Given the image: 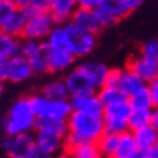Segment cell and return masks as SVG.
<instances>
[{
	"label": "cell",
	"instance_id": "cell-1",
	"mask_svg": "<svg viewBox=\"0 0 158 158\" xmlns=\"http://www.w3.org/2000/svg\"><path fill=\"white\" fill-rule=\"evenodd\" d=\"M36 125V113L34 110L31 96L16 100L10 107L3 122L6 135H16L22 132H31Z\"/></svg>",
	"mask_w": 158,
	"mask_h": 158
},
{
	"label": "cell",
	"instance_id": "cell-2",
	"mask_svg": "<svg viewBox=\"0 0 158 158\" xmlns=\"http://www.w3.org/2000/svg\"><path fill=\"white\" fill-rule=\"evenodd\" d=\"M68 132L77 135L84 141H97V138L105 132L103 116L90 115L78 110H73L67 119Z\"/></svg>",
	"mask_w": 158,
	"mask_h": 158
},
{
	"label": "cell",
	"instance_id": "cell-3",
	"mask_svg": "<svg viewBox=\"0 0 158 158\" xmlns=\"http://www.w3.org/2000/svg\"><path fill=\"white\" fill-rule=\"evenodd\" d=\"M31 102L36 113V118L42 119H55V120H67L71 115L73 106L70 99H48L41 93L31 96Z\"/></svg>",
	"mask_w": 158,
	"mask_h": 158
},
{
	"label": "cell",
	"instance_id": "cell-4",
	"mask_svg": "<svg viewBox=\"0 0 158 158\" xmlns=\"http://www.w3.org/2000/svg\"><path fill=\"white\" fill-rule=\"evenodd\" d=\"M68 35V49L76 58L87 57L96 47V34L77 25L73 20L64 23Z\"/></svg>",
	"mask_w": 158,
	"mask_h": 158
},
{
	"label": "cell",
	"instance_id": "cell-5",
	"mask_svg": "<svg viewBox=\"0 0 158 158\" xmlns=\"http://www.w3.org/2000/svg\"><path fill=\"white\" fill-rule=\"evenodd\" d=\"M2 148L12 158H42L35 142V135L31 132L6 135L2 141Z\"/></svg>",
	"mask_w": 158,
	"mask_h": 158
},
{
	"label": "cell",
	"instance_id": "cell-6",
	"mask_svg": "<svg viewBox=\"0 0 158 158\" xmlns=\"http://www.w3.org/2000/svg\"><path fill=\"white\" fill-rule=\"evenodd\" d=\"M131 110H132V106H131L128 99L106 105L103 109L105 131H109V132H113L118 135L129 131L128 118L131 115Z\"/></svg>",
	"mask_w": 158,
	"mask_h": 158
},
{
	"label": "cell",
	"instance_id": "cell-7",
	"mask_svg": "<svg viewBox=\"0 0 158 158\" xmlns=\"http://www.w3.org/2000/svg\"><path fill=\"white\" fill-rule=\"evenodd\" d=\"M96 10L103 28H107L125 19L134 10V7L131 6L129 0H103L100 7H97Z\"/></svg>",
	"mask_w": 158,
	"mask_h": 158
},
{
	"label": "cell",
	"instance_id": "cell-8",
	"mask_svg": "<svg viewBox=\"0 0 158 158\" xmlns=\"http://www.w3.org/2000/svg\"><path fill=\"white\" fill-rule=\"evenodd\" d=\"M55 20H54L52 15L49 13V10L47 12H41L38 15L29 16L25 23V29L22 38H29V39H38V41H44L47 38V35L51 32V29L55 26Z\"/></svg>",
	"mask_w": 158,
	"mask_h": 158
},
{
	"label": "cell",
	"instance_id": "cell-9",
	"mask_svg": "<svg viewBox=\"0 0 158 158\" xmlns=\"http://www.w3.org/2000/svg\"><path fill=\"white\" fill-rule=\"evenodd\" d=\"M35 142L39 152L42 154V158L51 157L60 151H64V135L51 129H45V128L36 129Z\"/></svg>",
	"mask_w": 158,
	"mask_h": 158
},
{
	"label": "cell",
	"instance_id": "cell-10",
	"mask_svg": "<svg viewBox=\"0 0 158 158\" xmlns=\"http://www.w3.org/2000/svg\"><path fill=\"white\" fill-rule=\"evenodd\" d=\"M35 73L31 67V62L23 54H16L7 60V81L23 83L28 81Z\"/></svg>",
	"mask_w": 158,
	"mask_h": 158
},
{
	"label": "cell",
	"instance_id": "cell-11",
	"mask_svg": "<svg viewBox=\"0 0 158 158\" xmlns=\"http://www.w3.org/2000/svg\"><path fill=\"white\" fill-rule=\"evenodd\" d=\"M64 81H65L67 89H68V91H70V97L97 91V87L91 83L90 78L78 67L70 70V71L65 74V77H64Z\"/></svg>",
	"mask_w": 158,
	"mask_h": 158
},
{
	"label": "cell",
	"instance_id": "cell-12",
	"mask_svg": "<svg viewBox=\"0 0 158 158\" xmlns=\"http://www.w3.org/2000/svg\"><path fill=\"white\" fill-rule=\"evenodd\" d=\"M47 58H48V71L52 74L70 71L76 62V57L68 49H48L47 48Z\"/></svg>",
	"mask_w": 158,
	"mask_h": 158
},
{
	"label": "cell",
	"instance_id": "cell-13",
	"mask_svg": "<svg viewBox=\"0 0 158 158\" xmlns=\"http://www.w3.org/2000/svg\"><path fill=\"white\" fill-rule=\"evenodd\" d=\"M73 110H78V112H84V113H90V115H99L103 116V109L105 106L102 100L97 96V91L94 93H87V94H78V96L70 97Z\"/></svg>",
	"mask_w": 158,
	"mask_h": 158
},
{
	"label": "cell",
	"instance_id": "cell-14",
	"mask_svg": "<svg viewBox=\"0 0 158 158\" xmlns=\"http://www.w3.org/2000/svg\"><path fill=\"white\" fill-rule=\"evenodd\" d=\"M131 71H134L136 76H139L147 84L152 81L154 78L158 76V64L147 60V58L141 57V55H135L128 61V67Z\"/></svg>",
	"mask_w": 158,
	"mask_h": 158
},
{
	"label": "cell",
	"instance_id": "cell-15",
	"mask_svg": "<svg viewBox=\"0 0 158 158\" xmlns=\"http://www.w3.org/2000/svg\"><path fill=\"white\" fill-rule=\"evenodd\" d=\"M73 22H76L77 25H80L83 28L89 29L91 32H100L103 29L100 19H99V15H97L96 9H86V7H77L76 12L73 13L71 18Z\"/></svg>",
	"mask_w": 158,
	"mask_h": 158
},
{
	"label": "cell",
	"instance_id": "cell-16",
	"mask_svg": "<svg viewBox=\"0 0 158 158\" xmlns=\"http://www.w3.org/2000/svg\"><path fill=\"white\" fill-rule=\"evenodd\" d=\"M77 0H51L49 2V13L52 15L57 23H65L71 20L73 13L76 12Z\"/></svg>",
	"mask_w": 158,
	"mask_h": 158
},
{
	"label": "cell",
	"instance_id": "cell-17",
	"mask_svg": "<svg viewBox=\"0 0 158 158\" xmlns=\"http://www.w3.org/2000/svg\"><path fill=\"white\" fill-rule=\"evenodd\" d=\"M139 147L132 131H126L119 135L118 141V149H116L115 158H138Z\"/></svg>",
	"mask_w": 158,
	"mask_h": 158
},
{
	"label": "cell",
	"instance_id": "cell-18",
	"mask_svg": "<svg viewBox=\"0 0 158 158\" xmlns=\"http://www.w3.org/2000/svg\"><path fill=\"white\" fill-rule=\"evenodd\" d=\"M78 68L90 78L91 83H93L97 89H100V87L105 84V80H106V76H107L109 68L106 67L103 62L86 61V62H81V64L78 65Z\"/></svg>",
	"mask_w": 158,
	"mask_h": 158
},
{
	"label": "cell",
	"instance_id": "cell-19",
	"mask_svg": "<svg viewBox=\"0 0 158 158\" xmlns=\"http://www.w3.org/2000/svg\"><path fill=\"white\" fill-rule=\"evenodd\" d=\"M44 44L48 49H68V35L64 23H55L47 38L44 39Z\"/></svg>",
	"mask_w": 158,
	"mask_h": 158
},
{
	"label": "cell",
	"instance_id": "cell-20",
	"mask_svg": "<svg viewBox=\"0 0 158 158\" xmlns=\"http://www.w3.org/2000/svg\"><path fill=\"white\" fill-rule=\"evenodd\" d=\"M26 19H28V18H26V15L23 13V10L20 9V7H18V9L15 10V13L0 26V31H3V32L12 35V36L22 38Z\"/></svg>",
	"mask_w": 158,
	"mask_h": 158
},
{
	"label": "cell",
	"instance_id": "cell-21",
	"mask_svg": "<svg viewBox=\"0 0 158 158\" xmlns=\"http://www.w3.org/2000/svg\"><path fill=\"white\" fill-rule=\"evenodd\" d=\"M118 141H119V135L105 131L103 134L97 138L96 144L99 147L102 157H107V158H115L116 149H118Z\"/></svg>",
	"mask_w": 158,
	"mask_h": 158
},
{
	"label": "cell",
	"instance_id": "cell-22",
	"mask_svg": "<svg viewBox=\"0 0 158 158\" xmlns=\"http://www.w3.org/2000/svg\"><path fill=\"white\" fill-rule=\"evenodd\" d=\"M20 52V38L0 31V58L9 60Z\"/></svg>",
	"mask_w": 158,
	"mask_h": 158
},
{
	"label": "cell",
	"instance_id": "cell-23",
	"mask_svg": "<svg viewBox=\"0 0 158 158\" xmlns=\"http://www.w3.org/2000/svg\"><path fill=\"white\" fill-rule=\"evenodd\" d=\"M67 155L74 158H99L102 157L99 147H97L96 141H83L76 147H73L67 151Z\"/></svg>",
	"mask_w": 158,
	"mask_h": 158
},
{
	"label": "cell",
	"instance_id": "cell-24",
	"mask_svg": "<svg viewBox=\"0 0 158 158\" xmlns=\"http://www.w3.org/2000/svg\"><path fill=\"white\" fill-rule=\"evenodd\" d=\"M42 93L48 99H70V91L67 89V84L64 81V78H54L48 81L42 87Z\"/></svg>",
	"mask_w": 158,
	"mask_h": 158
},
{
	"label": "cell",
	"instance_id": "cell-25",
	"mask_svg": "<svg viewBox=\"0 0 158 158\" xmlns=\"http://www.w3.org/2000/svg\"><path fill=\"white\" fill-rule=\"evenodd\" d=\"M147 83L141 78L139 76H136L134 71H131L129 68H125L122 73V80H120L119 87L123 90V93L129 97L131 94H134L135 91H138L139 89H142Z\"/></svg>",
	"mask_w": 158,
	"mask_h": 158
},
{
	"label": "cell",
	"instance_id": "cell-26",
	"mask_svg": "<svg viewBox=\"0 0 158 158\" xmlns=\"http://www.w3.org/2000/svg\"><path fill=\"white\" fill-rule=\"evenodd\" d=\"M132 109H152L154 107V99L152 93L149 89V84H145L142 89L135 91L134 94L128 97Z\"/></svg>",
	"mask_w": 158,
	"mask_h": 158
},
{
	"label": "cell",
	"instance_id": "cell-27",
	"mask_svg": "<svg viewBox=\"0 0 158 158\" xmlns=\"http://www.w3.org/2000/svg\"><path fill=\"white\" fill-rule=\"evenodd\" d=\"M132 132H134V136H135V139H136L139 151L148 148V147H151V145L158 142V131L154 128L152 125L142 126V128H139V129H136V131H132Z\"/></svg>",
	"mask_w": 158,
	"mask_h": 158
},
{
	"label": "cell",
	"instance_id": "cell-28",
	"mask_svg": "<svg viewBox=\"0 0 158 158\" xmlns=\"http://www.w3.org/2000/svg\"><path fill=\"white\" fill-rule=\"evenodd\" d=\"M97 96L102 100L103 106L128 99V96L125 94L120 87H112V86H102L100 89H97Z\"/></svg>",
	"mask_w": 158,
	"mask_h": 158
},
{
	"label": "cell",
	"instance_id": "cell-29",
	"mask_svg": "<svg viewBox=\"0 0 158 158\" xmlns=\"http://www.w3.org/2000/svg\"><path fill=\"white\" fill-rule=\"evenodd\" d=\"M151 110L152 109H132L128 118L129 131H136L142 126L151 125Z\"/></svg>",
	"mask_w": 158,
	"mask_h": 158
},
{
	"label": "cell",
	"instance_id": "cell-30",
	"mask_svg": "<svg viewBox=\"0 0 158 158\" xmlns=\"http://www.w3.org/2000/svg\"><path fill=\"white\" fill-rule=\"evenodd\" d=\"M31 62V67L34 70L35 74H47L48 71V58H47V47L44 45L41 49H38L36 52L32 55L26 57Z\"/></svg>",
	"mask_w": 158,
	"mask_h": 158
},
{
	"label": "cell",
	"instance_id": "cell-31",
	"mask_svg": "<svg viewBox=\"0 0 158 158\" xmlns=\"http://www.w3.org/2000/svg\"><path fill=\"white\" fill-rule=\"evenodd\" d=\"M138 54L141 57L158 64V39H149V41L144 42L141 45Z\"/></svg>",
	"mask_w": 158,
	"mask_h": 158
},
{
	"label": "cell",
	"instance_id": "cell-32",
	"mask_svg": "<svg viewBox=\"0 0 158 158\" xmlns=\"http://www.w3.org/2000/svg\"><path fill=\"white\" fill-rule=\"evenodd\" d=\"M18 9L16 3L12 2H6V0H0V26L9 19L10 16L15 13V10Z\"/></svg>",
	"mask_w": 158,
	"mask_h": 158
},
{
	"label": "cell",
	"instance_id": "cell-33",
	"mask_svg": "<svg viewBox=\"0 0 158 158\" xmlns=\"http://www.w3.org/2000/svg\"><path fill=\"white\" fill-rule=\"evenodd\" d=\"M122 73L123 70L120 68H109L107 76H106L105 84L103 86H112V87H119L120 80H122Z\"/></svg>",
	"mask_w": 158,
	"mask_h": 158
},
{
	"label": "cell",
	"instance_id": "cell-34",
	"mask_svg": "<svg viewBox=\"0 0 158 158\" xmlns=\"http://www.w3.org/2000/svg\"><path fill=\"white\" fill-rule=\"evenodd\" d=\"M138 158H158V142L148 147V148L141 149Z\"/></svg>",
	"mask_w": 158,
	"mask_h": 158
},
{
	"label": "cell",
	"instance_id": "cell-35",
	"mask_svg": "<svg viewBox=\"0 0 158 158\" xmlns=\"http://www.w3.org/2000/svg\"><path fill=\"white\" fill-rule=\"evenodd\" d=\"M103 0H77L78 7H86V9H97L100 7Z\"/></svg>",
	"mask_w": 158,
	"mask_h": 158
},
{
	"label": "cell",
	"instance_id": "cell-36",
	"mask_svg": "<svg viewBox=\"0 0 158 158\" xmlns=\"http://www.w3.org/2000/svg\"><path fill=\"white\" fill-rule=\"evenodd\" d=\"M149 89H151V93H152L154 106H158V76L149 83Z\"/></svg>",
	"mask_w": 158,
	"mask_h": 158
},
{
	"label": "cell",
	"instance_id": "cell-37",
	"mask_svg": "<svg viewBox=\"0 0 158 158\" xmlns=\"http://www.w3.org/2000/svg\"><path fill=\"white\" fill-rule=\"evenodd\" d=\"M7 80V60L0 58V81Z\"/></svg>",
	"mask_w": 158,
	"mask_h": 158
},
{
	"label": "cell",
	"instance_id": "cell-38",
	"mask_svg": "<svg viewBox=\"0 0 158 158\" xmlns=\"http://www.w3.org/2000/svg\"><path fill=\"white\" fill-rule=\"evenodd\" d=\"M151 125L158 131V106H154L151 110Z\"/></svg>",
	"mask_w": 158,
	"mask_h": 158
},
{
	"label": "cell",
	"instance_id": "cell-39",
	"mask_svg": "<svg viewBox=\"0 0 158 158\" xmlns=\"http://www.w3.org/2000/svg\"><path fill=\"white\" fill-rule=\"evenodd\" d=\"M35 2H36V0H16V6H18V7H25V6L35 3Z\"/></svg>",
	"mask_w": 158,
	"mask_h": 158
},
{
	"label": "cell",
	"instance_id": "cell-40",
	"mask_svg": "<svg viewBox=\"0 0 158 158\" xmlns=\"http://www.w3.org/2000/svg\"><path fill=\"white\" fill-rule=\"evenodd\" d=\"M129 3H131V6H132V7H134V10H135L136 7H139V6H141L142 0H129Z\"/></svg>",
	"mask_w": 158,
	"mask_h": 158
},
{
	"label": "cell",
	"instance_id": "cell-41",
	"mask_svg": "<svg viewBox=\"0 0 158 158\" xmlns=\"http://www.w3.org/2000/svg\"><path fill=\"white\" fill-rule=\"evenodd\" d=\"M3 91H5V86H3V81H0V96L3 94Z\"/></svg>",
	"mask_w": 158,
	"mask_h": 158
},
{
	"label": "cell",
	"instance_id": "cell-42",
	"mask_svg": "<svg viewBox=\"0 0 158 158\" xmlns=\"http://www.w3.org/2000/svg\"><path fill=\"white\" fill-rule=\"evenodd\" d=\"M6 2H12V3H16V0H6Z\"/></svg>",
	"mask_w": 158,
	"mask_h": 158
}]
</instances>
